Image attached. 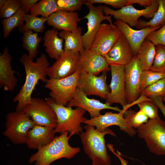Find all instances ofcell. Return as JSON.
<instances>
[{
	"instance_id": "30",
	"label": "cell",
	"mask_w": 165,
	"mask_h": 165,
	"mask_svg": "<svg viewBox=\"0 0 165 165\" xmlns=\"http://www.w3.org/2000/svg\"><path fill=\"white\" fill-rule=\"evenodd\" d=\"M25 14L24 11L21 8L11 17L1 20L4 38H7L11 32L15 28H19L24 24Z\"/></svg>"
},
{
	"instance_id": "42",
	"label": "cell",
	"mask_w": 165,
	"mask_h": 165,
	"mask_svg": "<svg viewBox=\"0 0 165 165\" xmlns=\"http://www.w3.org/2000/svg\"><path fill=\"white\" fill-rule=\"evenodd\" d=\"M154 1V0H128L127 5L136 4L145 8L150 6Z\"/></svg>"
},
{
	"instance_id": "5",
	"label": "cell",
	"mask_w": 165,
	"mask_h": 165,
	"mask_svg": "<svg viewBox=\"0 0 165 165\" xmlns=\"http://www.w3.org/2000/svg\"><path fill=\"white\" fill-rule=\"evenodd\" d=\"M136 129L138 137L144 140L151 152L165 156V121L158 116Z\"/></svg>"
},
{
	"instance_id": "6",
	"label": "cell",
	"mask_w": 165,
	"mask_h": 165,
	"mask_svg": "<svg viewBox=\"0 0 165 165\" xmlns=\"http://www.w3.org/2000/svg\"><path fill=\"white\" fill-rule=\"evenodd\" d=\"M35 125L22 110L10 112L6 116L3 134L13 144H25L29 131Z\"/></svg>"
},
{
	"instance_id": "38",
	"label": "cell",
	"mask_w": 165,
	"mask_h": 165,
	"mask_svg": "<svg viewBox=\"0 0 165 165\" xmlns=\"http://www.w3.org/2000/svg\"><path fill=\"white\" fill-rule=\"evenodd\" d=\"M137 104L140 110L144 112L150 119H154L159 116V108L152 100L143 101Z\"/></svg>"
},
{
	"instance_id": "41",
	"label": "cell",
	"mask_w": 165,
	"mask_h": 165,
	"mask_svg": "<svg viewBox=\"0 0 165 165\" xmlns=\"http://www.w3.org/2000/svg\"><path fill=\"white\" fill-rule=\"evenodd\" d=\"M38 0H20L21 8L26 14L39 1Z\"/></svg>"
},
{
	"instance_id": "36",
	"label": "cell",
	"mask_w": 165,
	"mask_h": 165,
	"mask_svg": "<svg viewBox=\"0 0 165 165\" xmlns=\"http://www.w3.org/2000/svg\"><path fill=\"white\" fill-rule=\"evenodd\" d=\"M21 8L20 0H6L4 5L0 8V17L9 18Z\"/></svg>"
},
{
	"instance_id": "45",
	"label": "cell",
	"mask_w": 165,
	"mask_h": 165,
	"mask_svg": "<svg viewBox=\"0 0 165 165\" xmlns=\"http://www.w3.org/2000/svg\"><path fill=\"white\" fill-rule=\"evenodd\" d=\"M6 0H0V8H1L4 4Z\"/></svg>"
},
{
	"instance_id": "39",
	"label": "cell",
	"mask_w": 165,
	"mask_h": 165,
	"mask_svg": "<svg viewBox=\"0 0 165 165\" xmlns=\"http://www.w3.org/2000/svg\"><path fill=\"white\" fill-rule=\"evenodd\" d=\"M146 38L155 46L158 44L165 46V24L159 30L151 32Z\"/></svg>"
},
{
	"instance_id": "33",
	"label": "cell",
	"mask_w": 165,
	"mask_h": 165,
	"mask_svg": "<svg viewBox=\"0 0 165 165\" xmlns=\"http://www.w3.org/2000/svg\"><path fill=\"white\" fill-rule=\"evenodd\" d=\"M141 94L151 98L154 97L162 98L165 96V77L148 86L143 90Z\"/></svg>"
},
{
	"instance_id": "37",
	"label": "cell",
	"mask_w": 165,
	"mask_h": 165,
	"mask_svg": "<svg viewBox=\"0 0 165 165\" xmlns=\"http://www.w3.org/2000/svg\"><path fill=\"white\" fill-rule=\"evenodd\" d=\"M87 0H57V6L61 10L75 12L81 9Z\"/></svg>"
},
{
	"instance_id": "40",
	"label": "cell",
	"mask_w": 165,
	"mask_h": 165,
	"mask_svg": "<svg viewBox=\"0 0 165 165\" xmlns=\"http://www.w3.org/2000/svg\"><path fill=\"white\" fill-rule=\"evenodd\" d=\"M128 0H87L85 5L99 3L104 4L113 8L120 9L127 6Z\"/></svg>"
},
{
	"instance_id": "27",
	"label": "cell",
	"mask_w": 165,
	"mask_h": 165,
	"mask_svg": "<svg viewBox=\"0 0 165 165\" xmlns=\"http://www.w3.org/2000/svg\"><path fill=\"white\" fill-rule=\"evenodd\" d=\"M158 8L153 17L148 21L139 19L135 27L140 29L148 27L160 28L165 24V0H158Z\"/></svg>"
},
{
	"instance_id": "43",
	"label": "cell",
	"mask_w": 165,
	"mask_h": 165,
	"mask_svg": "<svg viewBox=\"0 0 165 165\" xmlns=\"http://www.w3.org/2000/svg\"><path fill=\"white\" fill-rule=\"evenodd\" d=\"M107 147L109 150L115 155L120 160L121 165H128L127 161L121 156V153L118 151L115 152L113 148V145L110 144H107Z\"/></svg>"
},
{
	"instance_id": "15",
	"label": "cell",
	"mask_w": 165,
	"mask_h": 165,
	"mask_svg": "<svg viewBox=\"0 0 165 165\" xmlns=\"http://www.w3.org/2000/svg\"><path fill=\"white\" fill-rule=\"evenodd\" d=\"M111 80L109 85L111 91L105 103L110 105L117 103L123 107L128 104L125 79L124 66H110Z\"/></svg>"
},
{
	"instance_id": "46",
	"label": "cell",
	"mask_w": 165,
	"mask_h": 165,
	"mask_svg": "<svg viewBox=\"0 0 165 165\" xmlns=\"http://www.w3.org/2000/svg\"><path fill=\"white\" fill-rule=\"evenodd\" d=\"M162 100L163 101H164L165 103V96L162 98Z\"/></svg>"
},
{
	"instance_id": "31",
	"label": "cell",
	"mask_w": 165,
	"mask_h": 165,
	"mask_svg": "<svg viewBox=\"0 0 165 165\" xmlns=\"http://www.w3.org/2000/svg\"><path fill=\"white\" fill-rule=\"evenodd\" d=\"M47 20V18L40 17L31 14H25L24 16L25 23L19 28L18 30L23 33L30 31L36 33L43 32L45 28V24Z\"/></svg>"
},
{
	"instance_id": "24",
	"label": "cell",
	"mask_w": 165,
	"mask_h": 165,
	"mask_svg": "<svg viewBox=\"0 0 165 165\" xmlns=\"http://www.w3.org/2000/svg\"><path fill=\"white\" fill-rule=\"evenodd\" d=\"M58 31L54 28L47 30L43 38V46L49 57L57 60L64 52V41L59 36Z\"/></svg>"
},
{
	"instance_id": "3",
	"label": "cell",
	"mask_w": 165,
	"mask_h": 165,
	"mask_svg": "<svg viewBox=\"0 0 165 165\" xmlns=\"http://www.w3.org/2000/svg\"><path fill=\"white\" fill-rule=\"evenodd\" d=\"M65 132L54 139L49 144L39 148L28 160L30 163L35 165H50L54 161L63 158H72L80 151L79 147H73L69 144L70 136Z\"/></svg>"
},
{
	"instance_id": "20",
	"label": "cell",
	"mask_w": 165,
	"mask_h": 165,
	"mask_svg": "<svg viewBox=\"0 0 165 165\" xmlns=\"http://www.w3.org/2000/svg\"><path fill=\"white\" fill-rule=\"evenodd\" d=\"M126 38L132 50L134 56L137 55L143 42L152 32L160 28L148 27L139 30L132 28L128 24L117 20L114 23Z\"/></svg>"
},
{
	"instance_id": "12",
	"label": "cell",
	"mask_w": 165,
	"mask_h": 165,
	"mask_svg": "<svg viewBox=\"0 0 165 165\" xmlns=\"http://www.w3.org/2000/svg\"><path fill=\"white\" fill-rule=\"evenodd\" d=\"M106 72L100 75L80 73L78 79L77 87L86 96L95 95L106 100L110 92L106 82Z\"/></svg>"
},
{
	"instance_id": "19",
	"label": "cell",
	"mask_w": 165,
	"mask_h": 165,
	"mask_svg": "<svg viewBox=\"0 0 165 165\" xmlns=\"http://www.w3.org/2000/svg\"><path fill=\"white\" fill-rule=\"evenodd\" d=\"M134 56L130 46L122 34L104 57L109 66H125Z\"/></svg>"
},
{
	"instance_id": "17",
	"label": "cell",
	"mask_w": 165,
	"mask_h": 165,
	"mask_svg": "<svg viewBox=\"0 0 165 165\" xmlns=\"http://www.w3.org/2000/svg\"><path fill=\"white\" fill-rule=\"evenodd\" d=\"M66 106L82 108L89 113L91 118L99 116L101 115V111L103 109H111L119 112L122 111L118 106L112 107L108 103H103L99 100L88 98L77 87L72 99Z\"/></svg>"
},
{
	"instance_id": "32",
	"label": "cell",
	"mask_w": 165,
	"mask_h": 165,
	"mask_svg": "<svg viewBox=\"0 0 165 165\" xmlns=\"http://www.w3.org/2000/svg\"><path fill=\"white\" fill-rule=\"evenodd\" d=\"M165 77V73L164 72L151 70L143 71L141 75L139 87L141 93L148 86Z\"/></svg>"
},
{
	"instance_id": "18",
	"label": "cell",
	"mask_w": 165,
	"mask_h": 165,
	"mask_svg": "<svg viewBox=\"0 0 165 165\" xmlns=\"http://www.w3.org/2000/svg\"><path fill=\"white\" fill-rule=\"evenodd\" d=\"M110 70V66L105 57L91 51L85 49L80 54L78 63L77 71L96 75L101 72Z\"/></svg>"
},
{
	"instance_id": "44",
	"label": "cell",
	"mask_w": 165,
	"mask_h": 165,
	"mask_svg": "<svg viewBox=\"0 0 165 165\" xmlns=\"http://www.w3.org/2000/svg\"><path fill=\"white\" fill-rule=\"evenodd\" d=\"M151 99L157 105L165 118V105L163 104L162 98L157 97H152Z\"/></svg>"
},
{
	"instance_id": "10",
	"label": "cell",
	"mask_w": 165,
	"mask_h": 165,
	"mask_svg": "<svg viewBox=\"0 0 165 165\" xmlns=\"http://www.w3.org/2000/svg\"><path fill=\"white\" fill-rule=\"evenodd\" d=\"M128 109V108L125 106L118 113L106 112L98 117L89 119H86L83 123L96 127V129L99 131H103L111 126H117L121 130L129 136L133 137L137 133L136 130L130 125L124 116L125 112Z\"/></svg>"
},
{
	"instance_id": "34",
	"label": "cell",
	"mask_w": 165,
	"mask_h": 165,
	"mask_svg": "<svg viewBox=\"0 0 165 165\" xmlns=\"http://www.w3.org/2000/svg\"><path fill=\"white\" fill-rule=\"evenodd\" d=\"M124 116L130 125L134 129L147 123L148 121V117L140 110L137 112L131 109L127 110L125 112Z\"/></svg>"
},
{
	"instance_id": "21",
	"label": "cell",
	"mask_w": 165,
	"mask_h": 165,
	"mask_svg": "<svg viewBox=\"0 0 165 165\" xmlns=\"http://www.w3.org/2000/svg\"><path fill=\"white\" fill-rule=\"evenodd\" d=\"M76 12L60 10L47 18V24L58 31L76 32L78 23L82 19Z\"/></svg>"
},
{
	"instance_id": "35",
	"label": "cell",
	"mask_w": 165,
	"mask_h": 165,
	"mask_svg": "<svg viewBox=\"0 0 165 165\" xmlns=\"http://www.w3.org/2000/svg\"><path fill=\"white\" fill-rule=\"evenodd\" d=\"M151 70L165 73V46L158 44L156 46V53Z\"/></svg>"
},
{
	"instance_id": "29",
	"label": "cell",
	"mask_w": 165,
	"mask_h": 165,
	"mask_svg": "<svg viewBox=\"0 0 165 165\" xmlns=\"http://www.w3.org/2000/svg\"><path fill=\"white\" fill-rule=\"evenodd\" d=\"M61 10L56 0H39L30 10L31 15L47 18L53 13Z\"/></svg>"
},
{
	"instance_id": "13",
	"label": "cell",
	"mask_w": 165,
	"mask_h": 165,
	"mask_svg": "<svg viewBox=\"0 0 165 165\" xmlns=\"http://www.w3.org/2000/svg\"><path fill=\"white\" fill-rule=\"evenodd\" d=\"M86 5L89 9V12L82 18L86 19L87 20V30L82 35V37L84 49L90 50L101 22L106 20L110 24L113 23L110 16L104 15V6L99 5L95 6L92 4Z\"/></svg>"
},
{
	"instance_id": "28",
	"label": "cell",
	"mask_w": 165,
	"mask_h": 165,
	"mask_svg": "<svg viewBox=\"0 0 165 165\" xmlns=\"http://www.w3.org/2000/svg\"><path fill=\"white\" fill-rule=\"evenodd\" d=\"M42 38L38 36L37 33L32 31L23 33L22 37V47L28 51V55L32 60L36 57L38 53V47Z\"/></svg>"
},
{
	"instance_id": "9",
	"label": "cell",
	"mask_w": 165,
	"mask_h": 165,
	"mask_svg": "<svg viewBox=\"0 0 165 165\" xmlns=\"http://www.w3.org/2000/svg\"><path fill=\"white\" fill-rule=\"evenodd\" d=\"M22 110L28 116L35 125L55 128L57 117L54 110L46 100L32 98L31 102Z\"/></svg>"
},
{
	"instance_id": "14",
	"label": "cell",
	"mask_w": 165,
	"mask_h": 165,
	"mask_svg": "<svg viewBox=\"0 0 165 165\" xmlns=\"http://www.w3.org/2000/svg\"><path fill=\"white\" fill-rule=\"evenodd\" d=\"M80 53L64 51L48 69L47 75L50 79H60L69 76L77 71Z\"/></svg>"
},
{
	"instance_id": "4",
	"label": "cell",
	"mask_w": 165,
	"mask_h": 165,
	"mask_svg": "<svg viewBox=\"0 0 165 165\" xmlns=\"http://www.w3.org/2000/svg\"><path fill=\"white\" fill-rule=\"evenodd\" d=\"M45 100L55 111L57 117V124L55 128L56 133L61 134L68 132L70 137L75 134L79 135L83 128L81 124L86 119L84 117L86 111L79 107H72L56 104L51 97Z\"/></svg>"
},
{
	"instance_id": "8",
	"label": "cell",
	"mask_w": 165,
	"mask_h": 165,
	"mask_svg": "<svg viewBox=\"0 0 165 165\" xmlns=\"http://www.w3.org/2000/svg\"><path fill=\"white\" fill-rule=\"evenodd\" d=\"M158 6V0H154L150 6L141 10L135 8L132 4L126 6L117 10L105 6L103 12L105 15L113 16L116 20H120L130 27H134L137 25L141 16L151 19L156 12Z\"/></svg>"
},
{
	"instance_id": "7",
	"label": "cell",
	"mask_w": 165,
	"mask_h": 165,
	"mask_svg": "<svg viewBox=\"0 0 165 165\" xmlns=\"http://www.w3.org/2000/svg\"><path fill=\"white\" fill-rule=\"evenodd\" d=\"M79 73L77 71L65 78L47 79L45 87L50 90V97L56 104L66 106L72 100L77 88Z\"/></svg>"
},
{
	"instance_id": "22",
	"label": "cell",
	"mask_w": 165,
	"mask_h": 165,
	"mask_svg": "<svg viewBox=\"0 0 165 165\" xmlns=\"http://www.w3.org/2000/svg\"><path fill=\"white\" fill-rule=\"evenodd\" d=\"M55 133L53 127L35 125L29 131L25 144L29 148L37 150L50 143Z\"/></svg>"
},
{
	"instance_id": "16",
	"label": "cell",
	"mask_w": 165,
	"mask_h": 165,
	"mask_svg": "<svg viewBox=\"0 0 165 165\" xmlns=\"http://www.w3.org/2000/svg\"><path fill=\"white\" fill-rule=\"evenodd\" d=\"M142 70L136 56L124 66L125 79L128 104H132L140 97V78Z\"/></svg>"
},
{
	"instance_id": "11",
	"label": "cell",
	"mask_w": 165,
	"mask_h": 165,
	"mask_svg": "<svg viewBox=\"0 0 165 165\" xmlns=\"http://www.w3.org/2000/svg\"><path fill=\"white\" fill-rule=\"evenodd\" d=\"M121 34L114 24L101 23L90 50L104 57Z\"/></svg>"
},
{
	"instance_id": "26",
	"label": "cell",
	"mask_w": 165,
	"mask_h": 165,
	"mask_svg": "<svg viewBox=\"0 0 165 165\" xmlns=\"http://www.w3.org/2000/svg\"><path fill=\"white\" fill-rule=\"evenodd\" d=\"M155 53V45L146 38L141 44L136 56L140 62L142 71L150 69Z\"/></svg>"
},
{
	"instance_id": "23",
	"label": "cell",
	"mask_w": 165,
	"mask_h": 165,
	"mask_svg": "<svg viewBox=\"0 0 165 165\" xmlns=\"http://www.w3.org/2000/svg\"><path fill=\"white\" fill-rule=\"evenodd\" d=\"M12 60L8 48L5 47L0 56V86L5 90L11 92L14 90L17 82L15 75L16 72L11 65Z\"/></svg>"
},
{
	"instance_id": "2",
	"label": "cell",
	"mask_w": 165,
	"mask_h": 165,
	"mask_svg": "<svg viewBox=\"0 0 165 165\" xmlns=\"http://www.w3.org/2000/svg\"><path fill=\"white\" fill-rule=\"evenodd\" d=\"M85 131L79 134L85 154L92 161V165H111V159L105 144V136L108 134L116 137V134L108 128L99 131L94 127L86 125Z\"/></svg>"
},
{
	"instance_id": "1",
	"label": "cell",
	"mask_w": 165,
	"mask_h": 165,
	"mask_svg": "<svg viewBox=\"0 0 165 165\" xmlns=\"http://www.w3.org/2000/svg\"><path fill=\"white\" fill-rule=\"evenodd\" d=\"M25 72V82L19 92L13 99L17 102L16 110H22L31 101V95L39 81L46 83L50 63L46 55L42 53L34 62L28 54H24L20 58Z\"/></svg>"
},
{
	"instance_id": "25",
	"label": "cell",
	"mask_w": 165,
	"mask_h": 165,
	"mask_svg": "<svg viewBox=\"0 0 165 165\" xmlns=\"http://www.w3.org/2000/svg\"><path fill=\"white\" fill-rule=\"evenodd\" d=\"M82 28L78 27L76 32H72L61 31L59 32V36L64 41V51L76 52L80 54L84 50L82 39Z\"/></svg>"
}]
</instances>
